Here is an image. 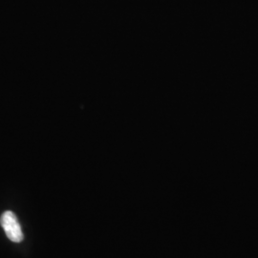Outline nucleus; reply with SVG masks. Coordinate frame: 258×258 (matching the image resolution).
<instances>
[{"mask_svg": "<svg viewBox=\"0 0 258 258\" xmlns=\"http://www.w3.org/2000/svg\"><path fill=\"white\" fill-rule=\"evenodd\" d=\"M0 224L5 231L7 237L11 241L19 243L21 242L24 236L21 230V226L16 214L12 212H5L0 218Z\"/></svg>", "mask_w": 258, "mask_h": 258, "instance_id": "nucleus-1", "label": "nucleus"}]
</instances>
